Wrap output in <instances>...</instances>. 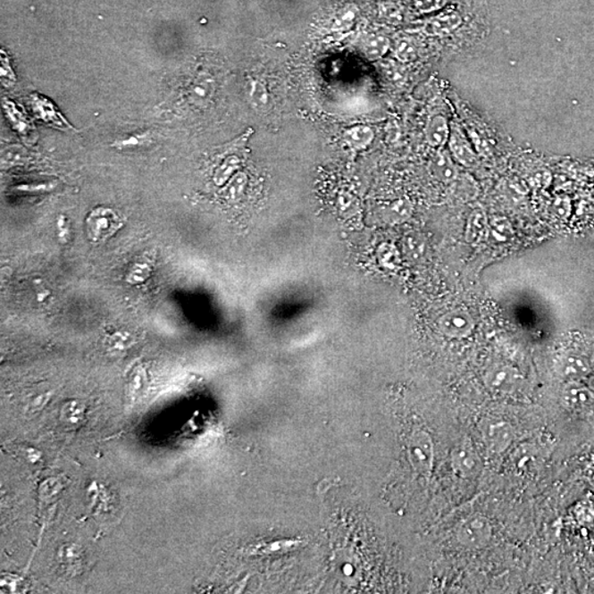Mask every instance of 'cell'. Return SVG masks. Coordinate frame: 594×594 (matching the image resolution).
Segmentation results:
<instances>
[{
  "instance_id": "obj_23",
  "label": "cell",
  "mask_w": 594,
  "mask_h": 594,
  "mask_svg": "<svg viewBox=\"0 0 594 594\" xmlns=\"http://www.w3.org/2000/svg\"><path fill=\"white\" fill-rule=\"evenodd\" d=\"M358 17V8L354 4H348L337 13L331 23V30L335 32L348 31L354 27Z\"/></svg>"
},
{
  "instance_id": "obj_30",
  "label": "cell",
  "mask_w": 594,
  "mask_h": 594,
  "mask_svg": "<svg viewBox=\"0 0 594 594\" xmlns=\"http://www.w3.org/2000/svg\"><path fill=\"white\" fill-rule=\"evenodd\" d=\"M411 203L406 201V199H398V201L392 203L391 205L387 206L384 215H386L388 220L397 222L406 220L411 215Z\"/></svg>"
},
{
  "instance_id": "obj_9",
  "label": "cell",
  "mask_w": 594,
  "mask_h": 594,
  "mask_svg": "<svg viewBox=\"0 0 594 594\" xmlns=\"http://www.w3.org/2000/svg\"><path fill=\"white\" fill-rule=\"evenodd\" d=\"M453 464L456 470L464 478L474 477L481 468L479 456L472 446L463 444L456 447L453 455Z\"/></svg>"
},
{
  "instance_id": "obj_25",
  "label": "cell",
  "mask_w": 594,
  "mask_h": 594,
  "mask_svg": "<svg viewBox=\"0 0 594 594\" xmlns=\"http://www.w3.org/2000/svg\"><path fill=\"white\" fill-rule=\"evenodd\" d=\"M394 54L403 63H410V62L415 61L418 56L416 42L410 37L400 38L397 41L396 47H394Z\"/></svg>"
},
{
  "instance_id": "obj_5",
  "label": "cell",
  "mask_w": 594,
  "mask_h": 594,
  "mask_svg": "<svg viewBox=\"0 0 594 594\" xmlns=\"http://www.w3.org/2000/svg\"><path fill=\"white\" fill-rule=\"evenodd\" d=\"M439 330L454 339H465L473 334L475 322L472 314L463 308H456L444 314L439 321Z\"/></svg>"
},
{
  "instance_id": "obj_24",
  "label": "cell",
  "mask_w": 594,
  "mask_h": 594,
  "mask_svg": "<svg viewBox=\"0 0 594 594\" xmlns=\"http://www.w3.org/2000/svg\"><path fill=\"white\" fill-rule=\"evenodd\" d=\"M488 230L486 213L482 211H474L469 218L467 228V239L477 242L482 239Z\"/></svg>"
},
{
  "instance_id": "obj_6",
  "label": "cell",
  "mask_w": 594,
  "mask_h": 594,
  "mask_svg": "<svg viewBox=\"0 0 594 594\" xmlns=\"http://www.w3.org/2000/svg\"><path fill=\"white\" fill-rule=\"evenodd\" d=\"M463 25L464 16L458 8L443 9L426 21L424 32L432 37H447L459 30Z\"/></svg>"
},
{
  "instance_id": "obj_16",
  "label": "cell",
  "mask_w": 594,
  "mask_h": 594,
  "mask_svg": "<svg viewBox=\"0 0 594 594\" xmlns=\"http://www.w3.org/2000/svg\"><path fill=\"white\" fill-rule=\"evenodd\" d=\"M87 414V406L80 400H71L63 404L60 411V421L64 425L75 427L82 424Z\"/></svg>"
},
{
  "instance_id": "obj_14",
  "label": "cell",
  "mask_w": 594,
  "mask_h": 594,
  "mask_svg": "<svg viewBox=\"0 0 594 594\" xmlns=\"http://www.w3.org/2000/svg\"><path fill=\"white\" fill-rule=\"evenodd\" d=\"M346 144L356 150L367 149L374 140V131L372 127L359 125L349 128L344 134Z\"/></svg>"
},
{
  "instance_id": "obj_29",
  "label": "cell",
  "mask_w": 594,
  "mask_h": 594,
  "mask_svg": "<svg viewBox=\"0 0 594 594\" xmlns=\"http://www.w3.org/2000/svg\"><path fill=\"white\" fill-rule=\"evenodd\" d=\"M146 386H148V373L144 367H138L128 382V394L132 397L140 396Z\"/></svg>"
},
{
  "instance_id": "obj_35",
  "label": "cell",
  "mask_w": 594,
  "mask_h": 594,
  "mask_svg": "<svg viewBox=\"0 0 594 594\" xmlns=\"http://www.w3.org/2000/svg\"><path fill=\"white\" fill-rule=\"evenodd\" d=\"M56 238L61 245L69 244L71 239V225L69 218L60 215L56 218Z\"/></svg>"
},
{
  "instance_id": "obj_7",
  "label": "cell",
  "mask_w": 594,
  "mask_h": 594,
  "mask_svg": "<svg viewBox=\"0 0 594 594\" xmlns=\"http://www.w3.org/2000/svg\"><path fill=\"white\" fill-rule=\"evenodd\" d=\"M449 151L458 163L473 168L478 163V155L458 123H451Z\"/></svg>"
},
{
  "instance_id": "obj_2",
  "label": "cell",
  "mask_w": 594,
  "mask_h": 594,
  "mask_svg": "<svg viewBox=\"0 0 594 594\" xmlns=\"http://www.w3.org/2000/svg\"><path fill=\"white\" fill-rule=\"evenodd\" d=\"M493 535L491 523L482 515H473L460 523L456 537L468 549H482L490 544Z\"/></svg>"
},
{
  "instance_id": "obj_22",
  "label": "cell",
  "mask_w": 594,
  "mask_h": 594,
  "mask_svg": "<svg viewBox=\"0 0 594 594\" xmlns=\"http://www.w3.org/2000/svg\"><path fill=\"white\" fill-rule=\"evenodd\" d=\"M152 268L151 261L146 258L139 259L131 265L126 275V282L130 285H140L148 281L151 277Z\"/></svg>"
},
{
  "instance_id": "obj_17",
  "label": "cell",
  "mask_w": 594,
  "mask_h": 594,
  "mask_svg": "<svg viewBox=\"0 0 594 594\" xmlns=\"http://www.w3.org/2000/svg\"><path fill=\"white\" fill-rule=\"evenodd\" d=\"M248 92L251 105L256 111H268L271 104V95L263 79H251Z\"/></svg>"
},
{
  "instance_id": "obj_32",
  "label": "cell",
  "mask_w": 594,
  "mask_h": 594,
  "mask_svg": "<svg viewBox=\"0 0 594 594\" xmlns=\"http://www.w3.org/2000/svg\"><path fill=\"white\" fill-rule=\"evenodd\" d=\"M59 183L56 180H46V182H35L17 185L13 191L28 194H46L54 192L58 188Z\"/></svg>"
},
{
  "instance_id": "obj_26",
  "label": "cell",
  "mask_w": 594,
  "mask_h": 594,
  "mask_svg": "<svg viewBox=\"0 0 594 594\" xmlns=\"http://www.w3.org/2000/svg\"><path fill=\"white\" fill-rule=\"evenodd\" d=\"M247 185H248L247 174L244 172L236 173L230 182L225 185V197L230 202L239 201L244 197Z\"/></svg>"
},
{
  "instance_id": "obj_20",
  "label": "cell",
  "mask_w": 594,
  "mask_h": 594,
  "mask_svg": "<svg viewBox=\"0 0 594 594\" xmlns=\"http://www.w3.org/2000/svg\"><path fill=\"white\" fill-rule=\"evenodd\" d=\"M593 400V393L586 388L572 387L565 392L564 396V402L574 410H581V408L591 406Z\"/></svg>"
},
{
  "instance_id": "obj_31",
  "label": "cell",
  "mask_w": 594,
  "mask_h": 594,
  "mask_svg": "<svg viewBox=\"0 0 594 594\" xmlns=\"http://www.w3.org/2000/svg\"><path fill=\"white\" fill-rule=\"evenodd\" d=\"M417 441V445L412 447V449L414 451L418 464H422V468H430L432 459V448L430 439L424 436H418Z\"/></svg>"
},
{
  "instance_id": "obj_18",
  "label": "cell",
  "mask_w": 594,
  "mask_h": 594,
  "mask_svg": "<svg viewBox=\"0 0 594 594\" xmlns=\"http://www.w3.org/2000/svg\"><path fill=\"white\" fill-rule=\"evenodd\" d=\"M4 111L6 113L8 121L12 122L13 130L19 132L23 138L32 137V127L28 122L27 118L19 111L16 105L4 98Z\"/></svg>"
},
{
  "instance_id": "obj_19",
  "label": "cell",
  "mask_w": 594,
  "mask_h": 594,
  "mask_svg": "<svg viewBox=\"0 0 594 594\" xmlns=\"http://www.w3.org/2000/svg\"><path fill=\"white\" fill-rule=\"evenodd\" d=\"M241 166V159L239 156L235 155L227 156L225 160L222 161V164L218 166L213 173V183L217 187H225V185L230 182L232 177L238 172Z\"/></svg>"
},
{
  "instance_id": "obj_4",
  "label": "cell",
  "mask_w": 594,
  "mask_h": 594,
  "mask_svg": "<svg viewBox=\"0 0 594 594\" xmlns=\"http://www.w3.org/2000/svg\"><path fill=\"white\" fill-rule=\"evenodd\" d=\"M480 431H481L484 444L493 453H503L515 439V430L510 422L506 421H482Z\"/></svg>"
},
{
  "instance_id": "obj_33",
  "label": "cell",
  "mask_w": 594,
  "mask_h": 594,
  "mask_svg": "<svg viewBox=\"0 0 594 594\" xmlns=\"http://www.w3.org/2000/svg\"><path fill=\"white\" fill-rule=\"evenodd\" d=\"M413 3L420 13H436L443 11L449 0H413Z\"/></svg>"
},
{
  "instance_id": "obj_13",
  "label": "cell",
  "mask_w": 594,
  "mask_h": 594,
  "mask_svg": "<svg viewBox=\"0 0 594 594\" xmlns=\"http://www.w3.org/2000/svg\"><path fill=\"white\" fill-rule=\"evenodd\" d=\"M136 337L127 330H117L105 337L104 347L112 356H121L136 345Z\"/></svg>"
},
{
  "instance_id": "obj_15",
  "label": "cell",
  "mask_w": 594,
  "mask_h": 594,
  "mask_svg": "<svg viewBox=\"0 0 594 594\" xmlns=\"http://www.w3.org/2000/svg\"><path fill=\"white\" fill-rule=\"evenodd\" d=\"M432 173L441 182H454L457 179L458 171L450 155L446 152H439L431 163Z\"/></svg>"
},
{
  "instance_id": "obj_8",
  "label": "cell",
  "mask_w": 594,
  "mask_h": 594,
  "mask_svg": "<svg viewBox=\"0 0 594 594\" xmlns=\"http://www.w3.org/2000/svg\"><path fill=\"white\" fill-rule=\"evenodd\" d=\"M31 106L35 115L40 118L42 121L47 123V125L60 130H74V128L70 125L68 121H65V118L61 115L59 109H56L49 99L41 96V95H33L31 97Z\"/></svg>"
},
{
  "instance_id": "obj_27",
  "label": "cell",
  "mask_w": 594,
  "mask_h": 594,
  "mask_svg": "<svg viewBox=\"0 0 594 594\" xmlns=\"http://www.w3.org/2000/svg\"><path fill=\"white\" fill-rule=\"evenodd\" d=\"M213 92H215V82L207 75L195 80L192 87V96L197 102H207Z\"/></svg>"
},
{
  "instance_id": "obj_3",
  "label": "cell",
  "mask_w": 594,
  "mask_h": 594,
  "mask_svg": "<svg viewBox=\"0 0 594 594\" xmlns=\"http://www.w3.org/2000/svg\"><path fill=\"white\" fill-rule=\"evenodd\" d=\"M522 374L513 365L497 364L484 373V383L491 391L501 394L515 392L522 383Z\"/></svg>"
},
{
  "instance_id": "obj_21",
  "label": "cell",
  "mask_w": 594,
  "mask_h": 594,
  "mask_svg": "<svg viewBox=\"0 0 594 594\" xmlns=\"http://www.w3.org/2000/svg\"><path fill=\"white\" fill-rule=\"evenodd\" d=\"M590 372L588 360L580 356H569L563 364V374L568 379H580Z\"/></svg>"
},
{
  "instance_id": "obj_28",
  "label": "cell",
  "mask_w": 594,
  "mask_h": 594,
  "mask_svg": "<svg viewBox=\"0 0 594 594\" xmlns=\"http://www.w3.org/2000/svg\"><path fill=\"white\" fill-rule=\"evenodd\" d=\"M64 483L60 478L51 477L45 480L39 487V498L41 502L50 503L58 498L63 490Z\"/></svg>"
},
{
  "instance_id": "obj_11",
  "label": "cell",
  "mask_w": 594,
  "mask_h": 594,
  "mask_svg": "<svg viewBox=\"0 0 594 594\" xmlns=\"http://www.w3.org/2000/svg\"><path fill=\"white\" fill-rule=\"evenodd\" d=\"M155 142V135L151 130L134 132L118 137L113 142V148L118 151H130L148 148Z\"/></svg>"
},
{
  "instance_id": "obj_34",
  "label": "cell",
  "mask_w": 594,
  "mask_h": 594,
  "mask_svg": "<svg viewBox=\"0 0 594 594\" xmlns=\"http://www.w3.org/2000/svg\"><path fill=\"white\" fill-rule=\"evenodd\" d=\"M2 66H0V78L4 88H12L16 83V75L12 69L11 61H9L6 52L2 50Z\"/></svg>"
},
{
  "instance_id": "obj_36",
  "label": "cell",
  "mask_w": 594,
  "mask_h": 594,
  "mask_svg": "<svg viewBox=\"0 0 594 594\" xmlns=\"http://www.w3.org/2000/svg\"><path fill=\"white\" fill-rule=\"evenodd\" d=\"M51 397L52 394L50 392L41 393L39 396L33 397L27 406L28 414L36 415L44 410L46 404L51 400Z\"/></svg>"
},
{
  "instance_id": "obj_1",
  "label": "cell",
  "mask_w": 594,
  "mask_h": 594,
  "mask_svg": "<svg viewBox=\"0 0 594 594\" xmlns=\"http://www.w3.org/2000/svg\"><path fill=\"white\" fill-rule=\"evenodd\" d=\"M122 217L111 207H97L90 211L85 221L87 235L95 245L104 244L123 227Z\"/></svg>"
},
{
  "instance_id": "obj_10",
  "label": "cell",
  "mask_w": 594,
  "mask_h": 594,
  "mask_svg": "<svg viewBox=\"0 0 594 594\" xmlns=\"http://www.w3.org/2000/svg\"><path fill=\"white\" fill-rule=\"evenodd\" d=\"M451 126L443 115H434L427 121L425 134L429 144L434 148L448 144Z\"/></svg>"
},
{
  "instance_id": "obj_12",
  "label": "cell",
  "mask_w": 594,
  "mask_h": 594,
  "mask_svg": "<svg viewBox=\"0 0 594 594\" xmlns=\"http://www.w3.org/2000/svg\"><path fill=\"white\" fill-rule=\"evenodd\" d=\"M391 40L387 36L373 33L363 41L361 51H363L365 59L378 61L388 54L389 50L391 49Z\"/></svg>"
}]
</instances>
